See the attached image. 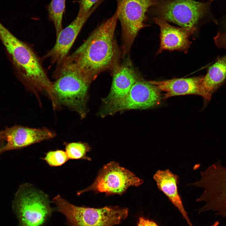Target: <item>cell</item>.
Returning a JSON list of instances; mask_svg holds the SVG:
<instances>
[{"mask_svg": "<svg viewBox=\"0 0 226 226\" xmlns=\"http://www.w3.org/2000/svg\"><path fill=\"white\" fill-rule=\"evenodd\" d=\"M118 19V14L116 11L65 59L73 64L91 82L102 72L112 70L118 63V53L114 39Z\"/></svg>", "mask_w": 226, "mask_h": 226, "instance_id": "6da1fadb", "label": "cell"}, {"mask_svg": "<svg viewBox=\"0 0 226 226\" xmlns=\"http://www.w3.org/2000/svg\"><path fill=\"white\" fill-rule=\"evenodd\" d=\"M0 39L12 59L19 79L40 101L39 94L53 96V82L43 68L40 58L29 46L19 40L3 25Z\"/></svg>", "mask_w": 226, "mask_h": 226, "instance_id": "7a4b0ae2", "label": "cell"}, {"mask_svg": "<svg viewBox=\"0 0 226 226\" xmlns=\"http://www.w3.org/2000/svg\"><path fill=\"white\" fill-rule=\"evenodd\" d=\"M53 90L57 109L62 106L78 113L84 118L87 110L88 90L91 82L71 62L65 59L56 66Z\"/></svg>", "mask_w": 226, "mask_h": 226, "instance_id": "3957f363", "label": "cell"}, {"mask_svg": "<svg viewBox=\"0 0 226 226\" xmlns=\"http://www.w3.org/2000/svg\"><path fill=\"white\" fill-rule=\"evenodd\" d=\"M51 202L63 214L68 226H114L125 219L127 208L105 207L100 208L79 207L69 202L58 194Z\"/></svg>", "mask_w": 226, "mask_h": 226, "instance_id": "277c9868", "label": "cell"}, {"mask_svg": "<svg viewBox=\"0 0 226 226\" xmlns=\"http://www.w3.org/2000/svg\"><path fill=\"white\" fill-rule=\"evenodd\" d=\"M213 0L204 3L195 0H159L149 10L156 17L182 27H196L204 19H215L211 9Z\"/></svg>", "mask_w": 226, "mask_h": 226, "instance_id": "5b68a950", "label": "cell"}, {"mask_svg": "<svg viewBox=\"0 0 226 226\" xmlns=\"http://www.w3.org/2000/svg\"><path fill=\"white\" fill-rule=\"evenodd\" d=\"M47 194L30 184L23 186L13 204L18 226H43L54 209Z\"/></svg>", "mask_w": 226, "mask_h": 226, "instance_id": "8992f818", "label": "cell"}, {"mask_svg": "<svg viewBox=\"0 0 226 226\" xmlns=\"http://www.w3.org/2000/svg\"><path fill=\"white\" fill-rule=\"evenodd\" d=\"M158 0H116L122 30L123 55L128 53L139 30L147 26L146 13Z\"/></svg>", "mask_w": 226, "mask_h": 226, "instance_id": "52a82bcc", "label": "cell"}, {"mask_svg": "<svg viewBox=\"0 0 226 226\" xmlns=\"http://www.w3.org/2000/svg\"><path fill=\"white\" fill-rule=\"evenodd\" d=\"M143 182L128 170L115 161L105 165L99 171L94 181L90 186L78 191L77 195L89 191L104 192L107 195H121L131 186H138Z\"/></svg>", "mask_w": 226, "mask_h": 226, "instance_id": "ba28073f", "label": "cell"}, {"mask_svg": "<svg viewBox=\"0 0 226 226\" xmlns=\"http://www.w3.org/2000/svg\"><path fill=\"white\" fill-rule=\"evenodd\" d=\"M161 99V90L157 86L148 81L139 79L123 99L104 105L100 116L103 117L119 111L151 108L158 105Z\"/></svg>", "mask_w": 226, "mask_h": 226, "instance_id": "9c48e42d", "label": "cell"}, {"mask_svg": "<svg viewBox=\"0 0 226 226\" xmlns=\"http://www.w3.org/2000/svg\"><path fill=\"white\" fill-rule=\"evenodd\" d=\"M103 0L95 4L88 13L83 16L77 15L74 19L59 33L53 47L44 56V59H50L56 66L60 64L69 55V53L79 33L89 17Z\"/></svg>", "mask_w": 226, "mask_h": 226, "instance_id": "30bf717a", "label": "cell"}, {"mask_svg": "<svg viewBox=\"0 0 226 226\" xmlns=\"http://www.w3.org/2000/svg\"><path fill=\"white\" fill-rule=\"evenodd\" d=\"M4 131L5 145L0 148V154L10 150L24 148L56 136L54 132L47 128H32L20 125L6 128Z\"/></svg>", "mask_w": 226, "mask_h": 226, "instance_id": "8fae6325", "label": "cell"}, {"mask_svg": "<svg viewBox=\"0 0 226 226\" xmlns=\"http://www.w3.org/2000/svg\"><path fill=\"white\" fill-rule=\"evenodd\" d=\"M153 20L160 30V46L157 54L165 50L186 51L188 48L191 44L189 37L196 27H175L160 18L154 17Z\"/></svg>", "mask_w": 226, "mask_h": 226, "instance_id": "7c38bea8", "label": "cell"}, {"mask_svg": "<svg viewBox=\"0 0 226 226\" xmlns=\"http://www.w3.org/2000/svg\"><path fill=\"white\" fill-rule=\"evenodd\" d=\"M112 82L110 91L103 101L105 105L121 100L139 80L133 69L128 65L116 64L112 69Z\"/></svg>", "mask_w": 226, "mask_h": 226, "instance_id": "4fadbf2b", "label": "cell"}, {"mask_svg": "<svg viewBox=\"0 0 226 226\" xmlns=\"http://www.w3.org/2000/svg\"><path fill=\"white\" fill-rule=\"evenodd\" d=\"M204 76L187 78H174L162 81H148L157 86L166 93L164 99H166L173 96L195 94L205 99L201 89L202 83Z\"/></svg>", "mask_w": 226, "mask_h": 226, "instance_id": "5bb4252c", "label": "cell"}, {"mask_svg": "<svg viewBox=\"0 0 226 226\" xmlns=\"http://www.w3.org/2000/svg\"><path fill=\"white\" fill-rule=\"evenodd\" d=\"M158 188L178 209L189 226L192 225L185 210L178 191L179 177L169 169L158 170L153 175Z\"/></svg>", "mask_w": 226, "mask_h": 226, "instance_id": "9a60e30c", "label": "cell"}, {"mask_svg": "<svg viewBox=\"0 0 226 226\" xmlns=\"http://www.w3.org/2000/svg\"><path fill=\"white\" fill-rule=\"evenodd\" d=\"M226 80V54L218 57L208 68L204 76L202 84V90L205 99L210 101L212 94Z\"/></svg>", "mask_w": 226, "mask_h": 226, "instance_id": "2e32d148", "label": "cell"}, {"mask_svg": "<svg viewBox=\"0 0 226 226\" xmlns=\"http://www.w3.org/2000/svg\"><path fill=\"white\" fill-rule=\"evenodd\" d=\"M66 0H51L47 7L48 18L53 24L56 36L62 29V21Z\"/></svg>", "mask_w": 226, "mask_h": 226, "instance_id": "e0dca14e", "label": "cell"}, {"mask_svg": "<svg viewBox=\"0 0 226 226\" xmlns=\"http://www.w3.org/2000/svg\"><path fill=\"white\" fill-rule=\"evenodd\" d=\"M64 145L65 151L69 159L91 160V158L86 155L91 149L87 143L81 142L65 143Z\"/></svg>", "mask_w": 226, "mask_h": 226, "instance_id": "ac0fdd59", "label": "cell"}, {"mask_svg": "<svg viewBox=\"0 0 226 226\" xmlns=\"http://www.w3.org/2000/svg\"><path fill=\"white\" fill-rule=\"evenodd\" d=\"M41 159L52 167L60 166L69 159L66 152L62 150L49 151Z\"/></svg>", "mask_w": 226, "mask_h": 226, "instance_id": "d6986e66", "label": "cell"}, {"mask_svg": "<svg viewBox=\"0 0 226 226\" xmlns=\"http://www.w3.org/2000/svg\"><path fill=\"white\" fill-rule=\"evenodd\" d=\"M100 0H79L78 1L79 9L77 15L82 16L87 14L91 8Z\"/></svg>", "mask_w": 226, "mask_h": 226, "instance_id": "ffe728a7", "label": "cell"}, {"mask_svg": "<svg viewBox=\"0 0 226 226\" xmlns=\"http://www.w3.org/2000/svg\"><path fill=\"white\" fill-rule=\"evenodd\" d=\"M213 39L216 45L218 48L226 49V32H218Z\"/></svg>", "mask_w": 226, "mask_h": 226, "instance_id": "44dd1931", "label": "cell"}, {"mask_svg": "<svg viewBox=\"0 0 226 226\" xmlns=\"http://www.w3.org/2000/svg\"><path fill=\"white\" fill-rule=\"evenodd\" d=\"M137 226H159L158 224L153 221L150 220L148 219L143 217L139 218V221Z\"/></svg>", "mask_w": 226, "mask_h": 226, "instance_id": "7402d4cb", "label": "cell"}, {"mask_svg": "<svg viewBox=\"0 0 226 226\" xmlns=\"http://www.w3.org/2000/svg\"><path fill=\"white\" fill-rule=\"evenodd\" d=\"M5 140L4 131H0V145Z\"/></svg>", "mask_w": 226, "mask_h": 226, "instance_id": "603a6c76", "label": "cell"}, {"mask_svg": "<svg viewBox=\"0 0 226 226\" xmlns=\"http://www.w3.org/2000/svg\"><path fill=\"white\" fill-rule=\"evenodd\" d=\"M222 26L223 29V32H226V15L224 17L222 21Z\"/></svg>", "mask_w": 226, "mask_h": 226, "instance_id": "cb8c5ba5", "label": "cell"}, {"mask_svg": "<svg viewBox=\"0 0 226 226\" xmlns=\"http://www.w3.org/2000/svg\"><path fill=\"white\" fill-rule=\"evenodd\" d=\"M219 224V222L218 221H217L214 222L211 226H218Z\"/></svg>", "mask_w": 226, "mask_h": 226, "instance_id": "d4e9b609", "label": "cell"}]
</instances>
